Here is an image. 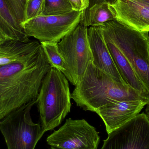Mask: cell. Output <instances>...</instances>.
I'll return each instance as SVG.
<instances>
[{"instance_id": "1", "label": "cell", "mask_w": 149, "mask_h": 149, "mask_svg": "<svg viewBox=\"0 0 149 149\" xmlns=\"http://www.w3.org/2000/svg\"><path fill=\"white\" fill-rule=\"evenodd\" d=\"M52 68L36 41L18 59L0 65V120L37 99L44 78Z\"/></svg>"}, {"instance_id": "2", "label": "cell", "mask_w": 149, "mask_h": 149, "mask_svg": "<svg viewBox=\"0 0 149 149\" xmlns=\"http://www.w3.org/2000/svg\"><path fill=\"white\" fill-rule=\"evenodd\" d=\"M71 98L85 111L95 112L101 107L116 101L144 100L139 92L110 75L90 62L80 81L75 86Z\"/></svg>"}, {"instance_id": "3", "label": "cell", "mask_w": 149, "mask_h": 149, "mask_svg": "<svg viewBox=\"0 0 149 149\" xmlns=\"http://www.w3.org/2000/svg\"><path fill=\"white\" fill-rule=\"evenodd\" d=\"M71 99L68 79L52 67L44 78L37 98L41 127L44 133L62 123L70 112Z\"/></svg>"}, {"instance_id": "4", "label": "cell", "mask_w": 149, "mask_h": 149, "mask_svg": "<svg viewBox=\"0 0 149 149\" xmlns=\"http://www.w3.org/2000/svg\"><path fill=\"white\" fill-rule=\"evenodd\" d=\"M99 27L121 52L149 93V33L140 32L116 19Z\"/></svg>"}, {"instance_id": "5", "label": "cell", "mask_w": 149, "mask_h": 149, "mask_svg": "<svg viewBox=\"0 0 149 149\" xmlns=\"http://www.w3.org/2000/svg\"><path fill=\"white\" fill-rule=\"evenodd\" d=\"M38 99L16 109L0 120V131L8 149H35L44 132L32 121L31 110Z\"/></svg>"}, {"instance_id": "6", "label": "cell", "mask_w": 149, "mask_h": 149, "mask_svg": "<svg viewBox=\"0 0 149 149\" xmlns=\"http://www.w3.org/2000/svg\"><path fill=\"white\" fill-rule=\"evenodd\" d=\"M86 21L84 10L79 24L58 43V51L67 67L66 78L75 86L80 81L89 63L93 61Z\"/></svg>"}, {"instance_id": "7", "label": "cell", "mask_w": 149, "mask_h": 149, "mask_svg": "<svg viewBox=\"0 0 149 149\" xmlns=\"http://www.w3.org/2000/svg\"><path fill=\"white\" fill-rule=\"evenodd\" d=\"M82 12L73 10L58 15L39 16L26 21L22 26L27 36L40 42L58 43L79 24Z\"/></svg>"}, {"instance_id": "8", "label": "cell", "mask_w": 149, "mask_h": 149, "mask_svg": "<svg viewBox=\"0 0 149 149\" xmlns=\"http://www.w3.org/2000/svg\"><path fill=\"white\" fill-rule=\"evenodd\" d=\"M100 137L96 129L84 119L66 120L47 137L50 146L62 149H97Z\"/></svg>"}, {"instance_id": "9", "label": "cell", "mask_w": 149, "mask_h": 149, "mask_svg": "<svg viewBox=\"0 0 149 149\" xmlns=\"http://www.w3.org/2000/svg\"><path fill=\"white\" fill-rule=\"evenodd\" d=\"M101 149H149V118L139 114L108 134Z\"/></svg>"}, {"instance_id": "10", "label": "cell", "mask_w": 149, "mask_h": 149, "mask_svg": "<svg viewBox=\"0 0 149 149\" xmlns=\"http://www.w3.org/2000/svg\"><path fill=\"white\" fill-rule=\"evenodd\" d=\"M148 104V101L144 100L116 101L100 108L95 113L102 119L109 134L138 115Z\"/></svg>"}, {"instance_id": "11", "label": "cell", "mask_w": 149, "mask_h": 149, "mask_svg": "<svg viewBox=\"0 0 149 149\" xmlns=\"http://www.w3.org/2000/svg\"><path fill=\"white\" fill-rule=\"evenodd\" d=\"M111 6L116 20L140 32L149 33V4L135 0H117Z\"/></svg>"}, {"instance_id": "12", "label": "cell", "mask_w": 149, "mask_h": 149, "mask_svg": "<svg viewBox=\"0 0 149 149\" xmlns=\"http://www.w3.org/2000/svg\"><path fill=\"white\" fill-rule=\"evenodd\" d=\"M87 36L93 64L118 82L126 84L112 59L100 27H89L87 29Z\"/></svg>"}, {"instance_id": "13", "label": "cell", "mask_w": 149, "mask_h": 149, "mask_svg": "<svg viewBox=\"0 0 149 149\" xmlns=\"http://www.w3.org/2000/svg\"><path fill=\"white\" fill-rule=\"evenodd\" d=\"M102 35L112 59L125 83L149 101L148 91L138 79L127 58L109 38L104 34Z\"/></svg>"}, {"instance_id": "14", "label": "cell", "mask_w": 149, "mask_h": 149, "mask_svg": "<svg viewBox=\"0 0 149 149\" xmlns=\"http://www.w3.org/2000/svg\"><path fill=\"white\" fill-rule=\"evenodd\" d=\"M0 33L4 41H30L22 25L16 20L5 0H0Z\"/></svg>"}, {"instance_id": "15", "label": "cell", "mask_w": 149, "mask_h": 149, "mask_svg": "<svg viewBox=\"0 0 149 149\" xmlns=\"http://www.w3.org/2000/svg\"><path fill=\"white\" fill-rule=\"evenodd\" d=\"M87 27H99L116 19L115 14L108 3H96L85 11Z\"/></svg>"}, {"instance_id": "16", "label": "cell", "mask_w": 149, "mask_h": 149, "mask_svg": "<svg viewBox=\"0 0 149 149\" xmlns=\"http://www.w3.org/2000/svg\"><path fill=\"white\" fill-rule=\"evenodd\" d=\"M48 62L52 67L62 72L66 77L67 67L63 58L58 51V43L53 42H40Z\"/></svg>"}, {"instance_id": "17", "label": "cell", "mask_w": 149, "mask_h": 149, "mask_svg": "<svg viewBox=\"0 0 149 149\" xmlns=\"http://www.w3.org/2000/svg\"><path fill=\"white\" fill-rule=\"evenodd\" d=\"M67 0H44L42 16L58 15L73 11Z\"/></svg>"}, {"instance_id": "18", "label": "cell", "mask_w": 149, "mask_h": 149, "mask_svg": "<svg viewBox=\"0 0 149 149\" xmlns=\"http://www.w3.org/2000/svg\"><path fill=\"white\" fill-rule=\"evenodd\" d=\"M16 20L21 24L25 22V6L26 0H5Z\"/></svg>"}, {"instance_id": "19", "label": "cell", "mask_w": 149, "mask_h": 149, "mask_svg": "<svg viewBox=\"0 0 149 149\" xmlns=\"http://www.w3.org/2000/svg\"><path fill=\"white\" fill-rule=\"evenodd\" d=\"M44 0H27L25 6V22L41 15Z\"/></svg>"}, {"instance_id": "20", "label": "cell", "mask_w": 149, "mask_h": 149, "mask_svg": "<svg viewBox=\"0 0 149 149\" xmlns=\"http://www.w3.org/2000/svg\"><path fill=\"white\" fill-rule=\"evenodd\" d=\"M82 11H86L90 7L96 3L105 2V0H81Z\"/></svg>"}, {"instance_id": "21", "label": "cell", "mask_w": 149, "mask_h": 149, "mask_svg": "<svg viewBox=\"0 0 149 149\" xmlns=\"http://www.w3.org/2000/svg\"><path fill=\"white\" fill-rule=\"evenodd\" d=\"M71 4L73 10L82 11L81 0H67Z\"/></svg>"}, {"instance_id": "22", "label": "cell", "mask_w": 149, "mask_h": 149, "mask_svg": "<svg viewBox=\"0 0 149 149\" xmlns=\"http://www.w3.org/2000/svg\"><path fill=\"white\" fill-rule=\"evenodd\" d=\"M116 1H117V0H105V1H106L109 4H111H111L114 3Z\"/></svg>"}, {"instance_id": "23", "label": "cell", "mask_w": 149, "mask_h": 149, "mask_svg": "<svg viewBox=\"0 0 149 149\" xmlns=\"http://www.w3.org/2000/svg\"><path fill=\"white\" fill-rule=\"evenodd\" d=\"M145 113L148 115L149 118V104H148L145 109Z\"/></svg>"}, {"instance_id": "24", "label": "cell", "mask_w": 149, "mask_h": 149, "mask_svg": "<svg viewBox=\"0 0 149 149\" xmlns=\"http://www.w3.org/2000/svg\"><path fill=\"white\" fill-rule=\"evenodd\" d=\"M4 42H5V41H4L3 37L2 36L1 34L0 33V45Z\"/></svg>"}, {"instance_id": "25", "label": "cell", "mask_w": 149, "mask_h": 149, "mask_svg": "<svg viewBox=\"0 0 149 149\" xmlns=\"http://www.w3.org/2000/svg\"><path fill=\"white\" fill-rule=\"evenodd\" d=\"M135 1H140L143 2L145 3L149 4V0H135Z\"/></svg>"}, {"instance_id": "26", "label": "cell", "mask_w": 149, "mask_h": 149, "mask_svg": "<svg viewBox=\"0 0 149 149\" xmlns=\"http://www.w3.org/2000/svg\"><path fill=\"white\" fill-rule=\"evenodd\" d=\"M148 48H149V36L148 37Z\"/></svg>"}, {"instance_id": "27", "label": "cell", "mask_w": 149, "mask_h": 149, "mask_svg": "<svg viewBox=\"0 0 149 149\" xmlns=\"http://www.w3.org/2000/svg\"><path fill=\"white\" fill-rule=\"evenodd\" d=\"M50 149H59V148H54V147H51V148H50Z\"/></svg>"}, {"instance_id": "28", "label": "cell", "mask_w": 149, "mask_h": 149, "mask_svg": "<svg viewBox=\"0 0 149 149\" xmlns=\"http://www.w3.org/2000/svg\"><path fill=\"white\" fill-rule=\"evenodd\" d=\"M26 1H27V0H26Z\"/></svg>"}]
</instances>
